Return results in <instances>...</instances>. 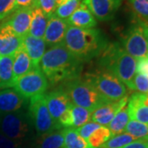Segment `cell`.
<instances>
[{"label": "cell", "mask_w": 148, "mask_h": 148, "mask_svg": "<svg viewBox=\"0 0 148 148\" xmlns=\"http://www.w3.org/2000/svg\"><path fill=\"white\" fill-rule=\"evenodd\" d=\"M69 26L82 29H92L97 26V21L88 8L82 3L67 19Z\"/></svg>", "instance_id": "d6986e66"}, {"label": "cell", "mask_w": 148, "mask_h": 148, "mask_svg": "<svg viewBox=\"0 0 148 148\" xmlns=\"http://www.w3.org/2000/svg\"><path fill=\"white\" fill-rule=\"evenodd\" d=\"M54 2H55V3L57 4V7H58V5H60L61 3H64L65 1H67V0H53Z\"/></svg>", "instance_id": "b9f144b4"}, {"label": "cell", "mask_w": 148, "mask_h": 148, "mask_svg": "<svg viewBox=\"0 0 148 148\" xmlns=\"http://www.w3.org/2000/svg\"><path fill=\"white\" fill-rule=\"evenodd\" d=\"M19 142L10 139L0 132V148H18Z\"/></svg>", "instance_id": "8d00e7d4"}, {"label": "cell", "mask_w": 148, "mask_h": 148, "mask_svg": "<svg viewBox=\"0 0 148 148\" xmlns=\"http://www.w3.org/2000/svg\"><path fill=\"white\" fill-rule=\"evenodd\" d=\"M64 148H95L92 147L86 139L80 136L76 128H65L64 129Z\"/></svg>", "instance_id": "cb8c5ba5"}, {"label": "cell", "mask_w": 148, "mask_h": 148, "mask_svg": "<svg viewBox=\"0 0 148 148\" xmlns=\"http://www.w3.org/2000/svg\"><path fill=\"white\" fill-rule=\"evenodd\" d=\"M134 90H138L142 94H148V76L141 73H136L133 78Z\"/></svg>", "instance_id": "d6a6232c"}, {"label": "cell", "mask_w": 148, "mask_h": 148, "mask_svg": "<svg viewBox=\"0 0 148 148\" xmlns=\"http://www.w3.org/2000/svg\"><path fill=\"white\" fill-rule=\"evenodd\" d=\"M99 68L114 74L130 90H134L133 78L136 75L137 59L124 50L120 43H110L98 57Z\"/></svg>", "instance_id": "3957f363"}, {"label": "cell", "mask_w": 148, "mask_h": 148, "mask_svg": "<svg viewBox=\"0 0 148 148\" xmlns=\"http://www.w3.org/2000/svg\"><path fill=\"white\" fill-rule=\"evenodd\" d=\"M110 138H112V133L109 127L101 126L90 134V137L87 138V142L92 147L100 148Z\"/></svg>", "instance_id": "484cf974"}, {"label": "cell", "mask_w": 148, "mask_h": 148, "mask_svg": "<svg viewBox=\"0 0 148 148\" xmlns=\"http://www.w3.org/2000/svg\"><path fill=\"white\" fill-rule=\"evenodd\" d=\"M35 69H37V67L34 65L32 59L22 48L13 54L12 71L15 81Z\"/></svg>", "instance_id": "ffe728a7"}, {"label": "cell", "mask_w": 148, "mask_h": 148, "mask_svg": "<svg viewBox=\"0 0 148 148\" xmlns=\"http://www.w3.org/2000/svg\"><path fill=\"white\" fill-rule=\"evenodd\" d=\"M128 121H129V114H128L127 106L126 105L117 113L116 115L114 117L112 121L108 125L109 126L108 127L112 133V137L124 132V129L127 126Z\"/></svg>", "instance_id": "d4e9b609"}, {"label": "cell", "mask_w": 148, "mask_h": 148, "mask_svg": "<svg viewBox=\"0 0 148 148\" xmlns=\"http://www.w3.org/2000/svg\"><path fill=\"white\" fill-rule=\"evenodd\" d=\"M32 8H19L2 21L19 37H24L29 33L32 21Z\"/></svg>", "instance_id": "8fae6325"}, {"label": "cell", "mask_w": 148, "mask_h": 148, "mask_svg": "<svg viewBox=\"0 0 148 148\" xmlns=\"http://www.w3.org/2000/svg\"><path fill=\"white\" fill-rule=\"evenodd\" d=\"M48 80L40 68L32 70L27 74L18 77L14 82V89L23 97L32 98L44 94L48 88Z\"/></svg>", "instance_id": "9c48e42d"}, {"label": "cell", "mask_w": 148, "mask_h": 148, "mask_svg": "<svg viewBox=\"0 0 148 148\" xmlns=\"http://www.w3.org/2000/svg\"><path fill=\"white\" fill-rule=\"evenodd\" d=\"M28 114L38 136L61 128L49 114L45 94L36 95L30 99Z\"/></svg>", "instance_id": "8992f818"}, {"label": "cell", "mask_w": 148, "mask_h": 148, "mask_svg": "<svg viewBox=\"0 0 148 148\" xmlns=\"http://www.w3.org/2000/svg\"><path fill=\"white\" fill-rule=\"evenodd\" d=\"M62 89L68 95L71 102L90 111L110 103L91 85L82 77L71 80L64 83Z\"/></svg>", "instance_id": "277c9868"}, {"label": "cell", "mask_w": 148, "mask_h": 148, "mask_svg": "<svg viewBox=\"0 0 148 148\" xmlns=\"http://www.w3.org/2000/svg\"><path fill=\"white\" fill-rule=\"evenodd\" d=\"M124 132L130 134L135 139L148 138V123H143L131 119L127 123Z\"/></svg>", "instance_id": "83f0119b"}, {"label": "cell", "mask_w": 148, "mask_h": 148, "mask_svg": "<svg viewBox=\"0 0 148 148\" xmlns=\"http://www.w3.org/2000/svg\"><path fill=\"white\" fill-rule=\"evenodd\" d=\"M63 43L82 63L98 58L110 44L99 29H82L72 26L68 27Z\"/></svg>", "instance_id": "7a4b0ae2"}, {"label": "cell", "mask_w": 148, "mask_h": 148, "mask_svg": "<svg viewBox=\"0 0 148 148\" xmlns=\"http://www.w3.org/2000/svg\"><path fill=\"white\" fill-rule=\"evenodd\" d=\"M82 66L83 63L69 51L64 43L46 50L40 63L42 73L52 85L80 77Z\"/></svg>", "instance_id": "6da1fadb"}, {"label": "cell", "mask_w": 148, "mask_h": 148, "mask_svg": "<svg viewBox=\"0 0 148 148\" xmlns=\"http://www.w3.org/2000/svg\"><path fill=\"white\" fill-rule=\"evenodd\" d=\"M36 0H16L17 8H33Z\"/></svg>", "instance_id": "ab89813d"}, {"label": "cell", "mask_w": 148, "mask_h": 148, "mask_svg": "<svg viewBox=\"0 0 148 148\" xmlns=\"http://www.w3.org/2000/svg\"><path fill=\"white\" fill-rule=\"evenodd\" d=\"M36 145V148H64V130H56L38 136Z\"/></svg>", "instance_id": "603a6c76"}, {"label": "cell", "mask_w": 148, "mask_h": 148, "mask_svg": "<svg viewBox=\"0 0 148 148\" xmlns=\"http://www.w3.org/2000/svg\"><path fill=\"white\" fill-rule=\"evenodd\" d=\"M136 73H141L148 76V63L147 58H140L137 60V69Z\"/></svg>", "instance_id": "74e56055"}, {"label": "cell", "mask_w": 148, "mask_h": 148, "mask_svg": "<svg viewBox=\"0 0 148 148\" xmlns=\"http://www.w3.org/2000/svg\"><path fill=\"white\" fill-rule=\"evenodd\" d=\"M48 24V16L43 11L37 8H32V21L29 30V35L36 38L43 39Z\"/></svg>", "instance_id": "44dd1931"}, {"label": "cell", "mask_w": 148, "mask_h": 148, "mask_svg": "<svg viewBox=\"0 0 148 148\" xmlns=\"http://www.w3.org/2000/svg\"><path fill=\"white\" fill-rule=\"evenodd\" d=\"M137 139L127 132H123L115 136H113L100 148H121Z\"/></svg>", "instance_id": "f546056e"}, {"label": "cell", "mask_w": 148, "mask_h": 148, "mask_svg": "<svg viewBox=\"0 0 148 148\" xmlns=\"http://www.w3.org/2000/svg\"><path fill=\"white\" fill-rule=\"evenodd\" d=\"M98 93L110 102L122 100L127 96L126 86L116 77L105 69H95L88 72L83 77Z\"/></svg>", "instance_id": "5b68a950"}, {"label": "cell", "mask_w": 148, "mask_h": 148, "mask_svg": "<svg viewBox=\"0 0 148 148\" xmlns=\"http://www.w3.org/2000/svg\"><path fill=\"white\" fill-rule=\"evenodd\" d=\"M121 148H148V138L137 139Z\"/></svg>", "instance_id": "f35d334b"}, {"label": "cell", "mask_w": 148, "mask_h": 148, "mask_svg": "<svg viewBox=\"0 0 148 148\" xmlns=\"http://www.w3.org/2000/svg\"><path fill=\"white\" fill-rule=\"evenodd\" d=\"M82 1L83 0H67L57 7L54 14L61 19L67 20L79 7Z\"/></svg>", "instance_id": "f1b7e54d"}, {"label": "cell", "mask_w": 148, "mask_h": 148, "mask_svg": "<svg viewBox=\"0 0 148 148\" xmlns=\"http://www.w3.org/2000/svg\"><path fill=\"white\" fill-rule=\"evenodd\" d=\"M21 148H28V147H21Z\"/></svg>", "instance_id": "ee69618b"}, {"label": "cell", "mask_w": 148, "mask_h": 148, "mask_svg": "<svg viewBox=\"0 0 148 148\" xmlns=\"http://www.w3.org/2000/svg\"><path fill=\"white\" fill-rule=\"evenodd\" d=\"M131 8L139 20L148 23L147 0H127Z\"/></svg>", "instance_id": "4dcf8cb0"}, {"label": "cell", "mask_w": 148, "mask_h": 148, "mask_svg": "<svg viewBox=\"0 0 148 148\" xmlns=\"http://www.w3.org/2000/svg\"><path fill=\"white\" fill-rule=\"evenodd\" d=\"M45 47L46 44L43 39L33 37L29 34L21 38V48L37 68H40V63L45 52Z\"/></svg>", "instance_id": "ac0fdd59"}, {"label": "cell", "mask_w": 148, "mask_h": 148, "mask_svg": "<svg viewBox=\"0 0 148 148\" xmlns=\"http://www.w3.org/2000/svg\"><path fill=\"white\" fill-rule=\"evenodd\" d=\"M58 124L60 127H66V128L72 127V126H73V116H72L71 108L68 109L61 116L59 117L58 120Z\"/></svg>", "instance_id": "d590c367"}, {"label": "cell", "mask_w": 148, "mask_h": 148, "mask_svg": "<svg viewBox=\"0 0 148 148\" xmlns=\"http://www.w3.org/2000/svg\"><path fill=\"white\" fill-rule=\"evenodd\" d=\"M120 45L128 54L137 60L147 56V40L138 18L123 34Z\"/></svg>", "instance_id": "ba28073f"}, {"label": "cell", "mask_w": 148, "mask_h": 148, "mask_svg": "<svg viewBox=\"0 0 148 148\" xmlns=\"http://www.w3.org/2000/svg\"><path fill=\"white\" fill-rule=\"evenodd\" d=\"M31 123L29 114L23 111L17 110L0 114L1 132L16 142L27 137L30 132Z\"/></svg>", "instance_id": "52a82bcc"}, {"label": "cell", "mask_w": 148, "mask_h": 148, "mask_svg": "<svg viewBox=\"0 0 148 148\" xmlns=\"http://www.w3.org/2000/svg\"><path fill=\"white\" fill-rule=\"evenodd\" d=\"M147 63H148V57H147Z\"/></svg>", "instance_id": "7bdbcfd3"}, {"label": "cell", "mask_w": 148, "mask_h": 148, "mask_svg": "<svg viewBox=\"0 0 148 148\" xmlns=\"http://www.w3.org/2000/svg\"><path fill=\"white\" fill-rule=\"evenodd\" d=\"M100 127H101L100 124L91 121L88 122V123H85L84 125H82V127L77 128V131L79 133L81 137H82L84 139L87 140V138L90 137V134Z\"/></svg>", "instance_id": "e575fe53"}, {"label": "cell", "mask_w": 148, "mask_h": 148, "mask_svg": "<svg viewBox=\"0 0 148 148\" xmlns=\"http://www.w3.org/2000/svg\"><path fill=\"white\" fill-rule=\"evenodd\" d=\"M13 56H5L0 58V89L13 87L14 77L12 71Z\"/></svg>", "instance_id": "7402d4cb"}, {"label": "cell", "mask_w": 148, "mask_h": 148, "mask_svg": "<svg viewBox=\"0 0 148 148\" xmlns=\"http://www.w3.org/2000/svg\"><path fill=\"white\" fill-rule=\"evenodd\" d=\"M67 20L61 19L55 14L48 17V24L43 40L50 47L64 42V36L69 27Z\"/></svg>", "instance_id": "7c38bea8"}, {"label": "cell", "mask_w": 148, "mask_h": 148, "mask_svg": "<svg viewBox=\"0 0 148 148\" xmlns=\"http://www.w3.org/2000/svg\"><path fill=\"white\" fill-rule=\"evenodd\" d=\"M16 9V0H0V22L4 21Z\"/></svg>", "instance_id": "1f68e13d"}, {"label": "cell", "mask_w": 148, "mask_h": 148, "mask_svg": "<svg viewBox=\"0 0 148 148\" xmlns=\"http://www.w3.org/2000/svg\"><path fill=\"white\" fill-rule=\"evenodd\" d=\"M129 119L148 123V95L139 92L133 93L127 101Z\"/></svg>", "instance_id": "9a60e30c"}, {"label": "cell", "mask_w": 148, "mask_h": 148, "mask_svg": "<svg viewBox=\"0 0 148 148\" xmlns=\"http://www.w3.org/2000/svg\"><path fill=\"white\" fill-rule=\"evenodd\" d=\"M27 99L15 89L7 88L0 90V114L20 110Z\"/></svg>", "instance_id": "e0dca14e"}, {"label": "cell", "mask_w": 148, "mask_h": 148, "mask_svg": "<svg viewBox=\"0 0 148 148\" xmlns=\"http://www.w3.org/2000/svg\"><path fill=\"white\" fill-rule=\"evenodd\" d=\"M147 2H148V0H147Z\"/></svg>", "instance_id": "f6af8a7d"}, {"label": "cell", "mask_w": 148, "mask_h": 148, "mask_svg": "<svg viewBox=\"0 0 148 148\" xmlns=\"http://www.w3.org/2000/svg\"><path fill=\"white\" fill-rule=\"evenodd\" d=\"M123 0H83L96 20L111 21L120 8Z\"/></svg>", "instance_id": "30bf717a"}, {"label": "cell", "mask_w": 148, "mask_h": 148, "mask_svg": "<svg viewBox=\"0 0 148 148\" xmlns=\"http://www.w3.org/2000/svg\"><path fill=\"white\" fill-rule=\"evenodd\" d=\"M21 48V38L3 23H0V55L13 56Z\"/></svg>", "instance_id": "2e32d148"}, {"label": "cell", "mask_w": 148, "mask_h": 148, "mask_svg": "<svg viewBox=\"0 0 148 148\" xmlns=\"http://www.w3.org/2000/svg\"><path fill=\"white\" fill-rule=\"evenodd\" d=\"M72 116H73V126L72 127H80L85 123H88L90 120V116L92 111L87 109H85L80 106L72 105L71 107Z\"/></svg>", "instance_id": "4316f807"}, {"label": "cell", "mask_w": 148, "mask_h": 148, "mask_svg": "<svg viewBox=\"0 0 148 148\" xmlns=\"http://www.w3.org/2000/svg\"><path fill=\"white\" fill-rule=\"evenodd\" d=\"M128 96H125L122 100L114 102H110L105 104L101 107L95 109L92 111L90 120L94 123H96L100 125L108 126L110 123L112 121L114 117L121 110L123 106L127 104Z\"/></svg>", "instance_id": "5bb4252c"}, {"label": "cell", "mask_w": 148, "mask_h": 148, "mask_svg": "<svg viewBox=\"0 0 148 148\" xmlns=\"http://www.w3.org/2000/svg\"><path fill=\"white\" fill-rule=\"evenodd\" d=\"M147 95H148V94H147Z\"/></svg>", "instance_id": "bcb514c9"}, {"label": "cell", "mask_w": 148, "mask_h": 148, "mask_svg": "<svg viewBox=\"0 0 148 148\" xmlns=\"http://www.w3.org/2000/svg\"><path fill=\"white\" fill-rule=\"evenodd\" d=\"M45 95L49 114L53 120L58 123L59 117L68 109L71 108L73 103L62 88L52 90Z\"/></svg>", "instance_id": "4fadbf2b"}, {"label": "cell", "mask_w": 148, "mask_h": 148, "mask_svg": "<svg viewBox=\"0 0 148 148\" xmlns=\"http://www.w3.org/2000/svg\"><path fill=\"white\" fill-rule=\"evenodd\" d=\"M140 22H141V25H142V27H143V33H144V36H145L146 40H147V54H148V23H147V22H144V21H141V20H140Z\"/></svg>", "instance_id": "60d3db41"}, {"label": "cell", "mask_w": 148, "mask_h": 148, "mask_svg": "<svg viewBox=\"0 0 148 148\" xmlns=\"http://www.w3.org/2000/svg\"><path fill=\"white\" fill-rule=\"evenodd\" d=\"M34 7L40 8L43 12L49 17L54 14L57 8V4L53 0H36Z\"/></svg>", "instance_id": "836d02e7"}]
</instances>
